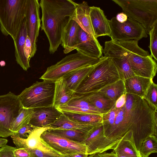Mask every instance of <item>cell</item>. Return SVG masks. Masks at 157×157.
Here are the masks:
<instances>
[{
	"label": "cell",
	"mask_w": 157,
	"mask_h": 157,
	"mask_svg": "<svg viewBox=\"0 0 157 157\" xmlns=\"http://www.w3.org/2000/svg\"><path fill=\"white\" fill-rule=\"evenodd\" d=\"M126 100L122 107L114 106L102 114L104 134L116 140L132 131L136 148L140 152L142 142L151 135L157 136V108L143 98L126 93Z\"/></svg>",
	"instance_id": "6da1fadb"
},
{
	"label": "cell",
	"mask_w": 157,
	"mask_h": 157,
	"mask_svg": "<svg viewBox=\"0 0 157 157\" xmlns=\"http://www.w3.org/2000/svg\"><path fill=\"white\" fill-rule=\"evenodd\" d=\"M76 2L71 0H41L40 27L49 44V52L54 54L61 43L63 30L72 18Z\"/></svg>",
	"instance_id": "7a4b0ae2"
},
{
	"label": "cell",
	"mask_w": 157,
	"mask_h": 157,
	"mask_svg": "<svg viewBox=\"0 0 157 157\" xmlns=\"http://www.w3.org/2000/svg\"><path fill=\"white\" fill-rule=\"evenodd\" d=\"M120 79L118 70L113 60L105 57L84 79L75 94H83L96 92Z\"/></svg>",
	"instance_id": "3957f363"
},
{
	"label": "cell",
	"mask_w": 157,
	"mask_h": 157,
	"mask_svg": "<svg viewBox=\"0 0 157 157\" xmlns=\"http://www.w3.org/2000/svg\"><path fill=\"white\" fill-rule=\"evenodd\" d=\"M28 0H0V29L16 38L25 18Z\"/></svg>",
	"instance_id": "277c9868"
},
{
	"label": "cell",
	"mask_w": 157,
	"mask_h": 157,
	"mask_svg": "<svg viewBox=\"0 0 157 157\" xmlns=\"http://www.w3.org/2000/svg\"><path fill=\"white\" fill-rule=\"evenodd\" d=\"M129 18L140 23L149 34L157 21V0H112Z\"/></svg>",
	"instance_id": "5b68a950"
},
{
	"label": "cell",
	"mask_w": 157,
	"mask_h": 157,
	"mask_svg": "<svg viewBox=\"0 0 157 157\" xmlns=\"http://www.w3.org/2000/svg\"><path fill=\"white\" fill-rule=\"evenodd\" d=\"M127 50L132 69L136 75L153 79L157 70L156 62L148 51L139 46L138 41H118Z\"/></svg>",
	"instance_id": "8992f818"
},
{
	"label": "cell",
	"mask_w": 157,
	"mask_h": 157,
	"mask_svg": "<svg viewBox=\"0 0 157 157\" xmlns=\"http://www.w3.org/2000/svg\"><path fill=\"white\" fill-rule=\"evenodd\" d=\"M103 57L94 58L77 52L67 56L55 64L48 67L40 79L55 82L73 71L98 63Z\"/></svg>",
	"instance_id": "52a82bcc"
},
{
	"label": "cell",
	"mask_w": 157,
	"mask_h": 157,
	"mask_svg": "<svg viewBox=\"0 0 157 157\" xmlns=\"http://www.w3.org/2000/svg\"><path fill=\"white\" fill-rule=\"evenodd\" d=\"M55 82L43 80L25 88L18 98L23 108L34 109L53 106Z\"/></svg>",
	"instance_id": "ba28073f"
},
{
	"label": "cell",
	"mask_w": 157,
	"mask_h": 157,
	"mask_svg": "<svg viewBox=\"0 0 157 157\" xmlns=\"http://www.w3.org/2000/svg\"><path fill=\"white\" fill-rule=\"evenodd\" d=\"M23 107L18 95L11 92L0 95V137H7L14 133L10 130L11 124Z\"/></svg>",
	"instance_id": "9c48e42d"
},
{
	"label": "cell",
	"mask_w": 157,
	"mask_h": 157,
	"mask_svg": "<svg viewBox=\"0 0 157 157\" xmlns=\"http://www.w3.org/2000/svg\"><path fill=\"white\" fill-rule=\"evenodd\" d=\"M111 40L117 41L134 40L139 41L147 37L143 26L137 21L128 18L122 23L119 22L115 17L109 20Z\"/></svg>",
	"instance_id": "30bf717a"
},
{
	"label": "cell",
	"mask_w": 157,
	"mask_h": 157,
	"mask_svg": "<svg viewBox=\"0 0 157 157\" xmlns=\"http://www.w3.org/2000/svg\"><path fill=\"white\" fill-rule=\"evenodd\" d=\"M102 53L104 56L112 59L121 79L124 80L136 75L131 67L127 50L118 41L111 40L105 41Z\"/></svg>",
	"instance_id": "8fae6325"
},
{
	"label": "cell",
	"mask_w": 157,
	"mask_h": 157,
	"mask_svg": "<svg viewBox=\"0 0 157 157\" xmlns=\"http://www.w3.org/2000/svg\"><path fill=\"white\" fill-rule=\"evenodd\" d=\"M121 138L112 140L104 134L102 122L98 123L90 130L86 139L82 143L87 147V154L90 155L113 150Z\"/></svg>",
	"instance_id": "7c38bea8"
},
{
	"label": "cell",
	"mask_w": 157,
	"mask_h": 157,
	"mask_svg": "<svg viewBox=\"0 0 157 157\" xmlns=\"http://www.w3.org/2000/svg\"><path fill=\"white\" fill-rule=\"evenodd\" d=\"M40 137L47 145L60 155L77 153L87 154L85 144L71 141L47 130L42 132Z\"/></svg>",
	"instance_id": "4fadbf2b"
},
{
	"label": "cell",
	"mask_w": 157,
	"mask_h": 157,
	"mask_svg": "<svg viewBox=\"0 0 157 157\" xmlns=\"http://www.w3.org/2000/svg\"><path fill=\"white\" fill-rule=\"evenodd\" d=\"M40 7L38 0H28L25 18L28 36L31 44V58L34 56L37 50L36 42L40 27Z\"/></svg>",
	"instance_id": "5bb4252c"
},
{
	"label": "cell",
	"mask_w": 157,
	"mask_h": 157,
	"mask_svg": "<svg viewBox=\"0 0 157 157\" xmlns=\"http://www.w3.org/2000/svg\"><path fill=\"white\" fill-rule=\"evenodd\" d=\"M75 49L77 52L88 56L98 58L103 56L102 46L97 38L85 32L79 26Z\"/></svg>",
	"instance_id": "9a60e30c"
},
{
	"label": "cell",
	"mask_w": 157,
	"mask_h": 157,
	"mask_svg": "<svg viewBox=\"0 0 157 157\" xmlns=\"http://www.w3.org/2000/svg\"><path fill=\"white\" fill-rule=\"evenodd\" d=\"M49 128L48 127H36L26 139L17 136L15 140V144L18 148H36L51 153L57 157H60V155L47 145L40 137L44 131Z\"/></svg>",
	"instance_id": "2e32d148"
},
{
	"label": "cell",
	"mask_w": 157,
	"mask_h": 157,
	"mask_svg": "<svg viewBox=\"0 0 157 157\" xmlns=\"http://www.w3.org/2000/svg\"><path fill=\"white\" fill-rule=\"evenodd\" d=\"M33 109V113L29 124L38 128L49 126L53 124L62 114L53 106Z\"/></svg>",
	"instance_id": "e0dca14e"
},
{
	"label": "cell",
	"mask_w": 157,
	"mask_h": 157,
	"mask_svg": "<svg viewBox=\"0 0 157 157\" xmlns=\"http://www.w3.org/2000/svg\"><path fill=\"white\" fill-rule=\"evenodd\" d=\"M56 107L60 111H64L79 113L100 114L104 113L93 106L82 95L75 94L73 98L67 103Z\"/></svg>",
	"instance_id": "ac0fdd59"
},
{
	"label": "cell",
	"mask_w": 157,
	"mask_h": 157,
	"mask_svg": "<svg viewBox=\"0 0 157 157\" xmlns=\"http://www.w3.org/2000/svg\"><path fill=\"white\" fill-rule=\"evenodd\" d=\"M90 16L92 26L95 37L104 36L110 37V29L109 20L104 14L103 11L100 7H90Z\"/></svg>",
	"instance_id": "d6986e66"
},
{
	"label": "cell",
	"mask_w": 157,
	"mask_h": 157,
	"mask_svg": "<svg viewBox=\"0 0 157 157\" xmlns=\"http://www.w3.org/2000/svg\"><path fill=\"white\" fill-rule=\"evenodd\" d=\"M28 35L27 24L25 18L16 38L13 40L16 60L25 71H27L30 67L29 62L25 57L24 52L25 41Z\"/></svg>",
	"instance_id": "ffe728a7"
},
{
	"label": "cell",
	"mask_w": 157,
	"mask_h": 157,
	"mask_svg": "<svg viewBox=\"0 0 157 157\" xmlns=\"http://www.w3.org/2000/svg\"><path fill=\"white\" fill-rule=\"evenodd\" d=\"M79 27L78 24L72 19L64 27L62 34L61 43L64 53H68L76 49Z\"/></svg>",
	"instance_id": "44dd1931"
},
{
	"label": "cell",
	"mask_w": 157,
	"mask_h": 157,
	"mask_svg": "<svg viewBox=\"0 0 157 157\" xmlns=\"http://www.w3.org/2000/svg\"><path fill=\"white\" fill-rule=\"evenodd\" d=\"M153 79L135 75L124 80L126 93L144 98Z\"/></svg>",
	"instance_id": "7402d4cb"
},
{
	"label": "cell",
	"mask_w": 157,
	"mask_h": 157,
	"mask_svg": "<svg viewBox=\"0 0 157 157\" xmlns=\"http://www.w3.org/2000/svg\"><path fill=\"white\" fill-rule=\"evenodd\" d=\"M90 7L86 1L76 3L72 19L85 32L95 36L90 18Z\"/></svg>",
	"instance_id": "603a6c76"
},
{
	"label": "cell",
	"mask_w": 157,
	"mask_h": 157,
	"mask_svg": "<svg viewBox=\"0 0 157 157\" xmlns=\"http://www.w3.org/2000/svg\"><path fill=\"white\" fill-rule=\"evenodd\" d=\"M116 154L127 157H141L135 143L132 131L128 132L121 138L113 150Z\"/></svg>",
	"instance_id": "cb8c5ba5"
},
{
	"label": "cell",
	"mask_w": 157,
	"mask_h": 157,
	"mask_svg": "<svg viewBox=\"0 0 157 157\" xmlns=\"http://www.w3.org/2000/svg\"><path fill=\"white\" fill-rule=\"evenodd\" d=\"M105 57L104 56L100 61L95 64L77 70L63 76L62 78L67 86L75 92L86 77Z\"/></svg>",
	"instance_id": "d4e9b609"
},
{
	"label": "cell",
	"mask_w": 157,
	"mask_h": 157,
	"mask_svg": "<svg viewBox=\"0 0 157 157\" xmlns=\"http://www.w3.org/2000/svg\"><path fill=\"white\" fill-rule=\"evenodd\" d=\"M98 124L80 128L71 129L49 128L47 130L71 141L82 143L86 139L91 129Z\"/></svg>",
	"instance_id": "484cf974"
},
{
	"label": "cell",
	"mask_w": 157,
	"mask_h": 157,
	"mask_svg": "<svg viewBox=\"0 0 157 157\" xmlns=\"http://www.w3.org/2000/svg\"><path fill=\"white\" fill-rule=\"evenodd\" d=\"M75 94L67 86L62 78L55 81L53 106L56 107L67 104L73 98Z\"/></svg>",
	"instance_id": "4316f807"
},
{
	"label": "cell",
	"mask_w": 157,
	"mask_h": 157,
	"mask_svg": "<svg viewBox=\"0 0 157 157\" xmlns=\"http://www.w3.org/2000/svg\"><path fill=\"white\" fill-rule=\"evenodd\" d=\"M80 95H82L95 108L104 113L110 110L115 105V102L99 92Z\"/></svg>",
	"instance_id": "83f0119b"
},
{
	"label": "cell",
	"mask_w": 157,
	"mask_h": 157,
	"mask_svg": "<svg viewBox=\"0 0 157 157\" xmlns=\"http://www.w3.org/2000/svg\"><path fill=\"white\" fill-rule=\"evenodd\" d=\"M98 92L115 102L119 97L126 93L124 80L120 79L105 86Z\"/></svg>",
	"instance_id": "f1b7e54d"
},
{
	"label": "cell",
	"mask_w": 157,
	"mask_h": 157,
	"mask_svg": "<svg viewBox=\"0 0 157 157\" xmlns=\"http://www.w3.org/2000/svg\"><path fill=\"white\" fill-rule=\"evenodd\" d=\"M70 120L86 124H93L102 122V114L79 113L64 111H60Z\"/></svg>",
	"instance_id": "f546056e"
},
{
	"label": "cell",
	"mask_w": 157,
	"mask_h": 157,
	"mask_svg": "<svg viewBox=\"0 0 157 157\" xmlns=\"http://www.w3.org/2000/svg\"><path fill=\"white\" fill-rule=\"evenodd\" d=\"M93 124H86L79 123L70 120L62 114L53 124L48 127L51 129H71L85 128Z\"/></svg>",
	"instance_id": "4dcf8cb0"
},
{
	"label": "cell",
	"mask_w": 157,
	"mask_h": 157,
	"mask_svg": "<svg viewBox=\"0 0 157 157\" xmlns=\"http://www.w3.org/2000/svg\"><path fill=\"white\" fill-rule=\"evenodd\" d=\"M33 113V109L23 108L13 122L10 130L16 133L22 127L29 123Z\"/></svg>",
	"instance_id": "1f68e13d"
},
{
	"label": "cell",
	"mask_w": 157,
	"mask_h": 157,
	"mask_svg": "<svg viewBox=\"0 0 157 157\" xmlns=\"http://www.w3.org/2000/svg\"><path fill=\"white\" fill-rule=\"evenodd\" d=\"M157 152V138L155 135H151L142 142L140 150L141 157H149L151 154Z\"/></svg>",
	"instance_id": "d6a6232c"
},
{
	"label": "cell",
	"mask_w": 157,
	"mask_h": 157,
	"mask_svg": "<svg viewBox=\"0 0 157 157\" xmlns=\"http://www.w3.org/2000/svg\"><path fill=\"white\" fill-rule=\"evenodd\" d=\"M150 44L149 48L151 56L156 62L157 61V21H156L149 32Z\"/></svg>",
	"instance_id": "836d02e7"
},
{
	"label": "cell",
	"mask_w": 157,
	"mask_h": 157,
	"mask_svg": "<svg viewBox=\"0 0 157 157\" xmlns=\"http://www.w3.org/2000/svg\"><path fill=\"white\" fill-rule=\"evenodd\" d=\"M144 98L157 108V85L153 82L149 87Z\"/></svg>",
	"instance_id": "e575fe53"
},
{
	"label": "cell",
	"mask_w": 157,
	"mask_h": 157,
	"mask_svg": "<svg viewBox=\"0 0 157 157\" xmlns=\"http://www.w3.org/2000/svg\"><path fill=\"white\" fill-rule=\"evenodd\" d=\"M25 148L29 153L30 157H57L51 153L36 148Z\"/></svg>",
	"instance_id": "d590c367"
},
{
	"label": "cell",
	"mask_w": 157,
	"mask_h": 157,
	"mask_svg": "<svg viewBox=\"0 0 157 157\" xmlns=\"http://www.w3.org/2000/svg\"><path fill=\"white\" fill-rule=\"evenodd\" d=\"M36 128L29 123L21 128L16 133L20 137L26 139Z\"/></svg>",
	"instance_id": "8d00e7d4"
},
{
	"label": "cell",
	"mask_w": 157,
	"mask_h": 157,
	"mask_svg": "<svg viewBox=\"0 0 157 157\" xmlns=\"http://www.w3.org/2000/svg\"><path fill=\"white\" fill-rule=\"evenodd\" d=\"M17 147L6 145L0 148V157H14L13 151Z\"/></svg>",
	"instance_id": "74e56055"
},
{
	"label": "cell",
	"mask_w": 157,
	"mask_h": 157,
	"mask_svg": "<svg viewBox=\"0 0 157 157\" xmlns=\"http://www.w3.org/2000/svg\"><path fill=\"white\" fill-rule=\"evenodd\" d=\"M24 52L25 56L28 62H29L31 59V44L30 38L28 35L26 39Z\"/></svg>",
	"instance_id": "f35d334b"
},
{
	"label": "cell",
	"mask_w": 157,
	"mask_h": 157,
	"mask_svg": "<svg viewBox=\"0 0 157 157\" xmlns=\"http://www.w3.org/2000/svg\"><path fill=\"white\" fill-rule=\"evenodd\" d=\"M13 154L14 157H30L29 153L24 148H17Z\"/></svg>",
	"instance_id": "ab89813d"
},
{
	"label": "cell",
	"mask_w": 157,
	"mask_h": 157,
	"mask_svg": "<svg viewBox=\"0 0 157 157\" xmlns=\"http://www.w3.org/2000/svg\"><path fill=\"white\" fill-rule=\"evenodd\" d=\"M126 100V93L123 94L116 101L115 106L117 108H120L124 105Z\"/></svg>",
	"instance_id": "60d3db41"
},
{
	"label": "cell",
	"mask_w": 157,
	"mask_h": 157,
	"mask_svg": "<svg viewBox=\"0 0 157 157\" xmlns=\"http://www.w3.org/2000/svg\"><path fill=\"white\" fill-rule=\"evenodd\" d=\"M88 157H116L115 152L113 151L111 152H105L101 153H98L89 155Z\"/></svg>",
	"instance_id": "b9f144b4"
},
{
	"label": "cell",
	"mask_w": 157,
	"mask_h": 157,
	"mask_svg": "<svg viewBox=\"0 0 157 157\" xmlns=\"http://www.w3.org/2000/svg\"><path fill=\"white\" fill-rule=\"evenodd\" d=\"M116 18L119 22L122 23L127 21L128 17L124 13H121L117 14Z\"/></svg>",
	"instance_id": "7bdbcfd3"
},
{
	"label": "cell",
	"mask_w": 157,
	"mask_h": 157,
	"mask_svg": "<svg viewBox=\"0 0 157 157\" xmlns=\"http://www.w3.org/2000/svg\"><path fill=\"white\" fill-rule=\"evenodd\" d=\"M88 155L86 154L77 153L60 155V157H88Z\"/></svg>",
	"instance_id": "ee69618b"
},
{
	"label": "cell",
	"mask_w": 157,
	"mask_h": 157,
	"mask_svg": "<svg viewBox=\"0 0 157 157\" xmlns=\"http://www.w3.org/2000/svg\"><path fill=\"white\" fill-rule=\"evenodd\" d=\"M8 142V140L6 139L0 138V147L4 146L6 145Z\"/></svg>",
	"instance_id": "f6af8a7d"
},
{
	"label": "cell",
	"mask_w": 157,
	"mask_h": 157,
	"mask_svg": "<svg viewBox=\"0 0 157 157\" xmlns=\"http://www.w3.org/2000/svg\"><path fill=\"white\" fill-rule=\"evenodd\" d=\"M6 65V63L4 61L2 60L0 62V65L1 67H3Z\"/></svg>",
	"instance_id": "bcb514c9"
},
{
	"label": "cell",
	"mask_w": 157,
	"mask_h": 157,
	"mask_svg": "<svg viewBox=\"0 0 157 157\" xmlns=\"http://www.w3.org/2000/svg\"><path fill=\"white\" fill-rule=\"evenodd\" d=\"M116 157H127L124 156L120 155L118 154H116Z\"/></svg>",
	"instance_id": "7dc6e473"
},
{
	"label": "cell",
	"mask_w": 157,
	"mask_h": 157,
	"mask_svg": "<svg viewBox=\"0 0 157 157\" xmlns=\"http://www.w3.org/2000/svg\"></svg>",
	"instance_id": "c3c4849f"
},
{
	"label": "cell",
	"mask_w": 157,
	"mask_h": 157,
	"mask_svg": "<svg viewBox=\"0 0 157 157\" xmlns=\"http://www.w3.org/2000/svg\"></svg>",
	"instance_id": "681fc988"
}]
</instances>
